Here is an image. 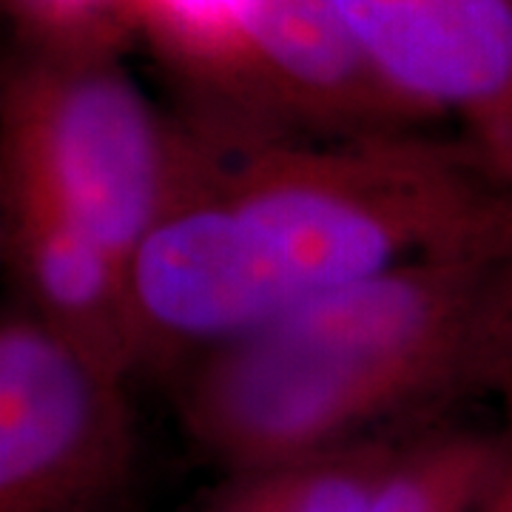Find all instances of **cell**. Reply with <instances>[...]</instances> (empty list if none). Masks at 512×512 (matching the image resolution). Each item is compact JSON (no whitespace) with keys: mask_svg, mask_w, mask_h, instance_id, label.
<instances>
[{"mask_svg":"<svg viewBox=\"0 0 512 512\" xmlns=\"http://www.w3.org/2000/svg\"><path fill=\"white\" fill-rule=\"evenodd\" d=\"M128 18L214 126L373 137L419 114L370 72L330 0H128Z\"/></svg>","mask_w":512,"mask_h":512,"instance_id":"277c9868","label":"cell"},{"mask_svg":"<svg viewBox=\"0 0 512 512\" xmlns=\"http://www.w3.org/2000/svg\"><path fill=\"white\" fill-rule=\"evenodd\" d=\"M396 450L367 439L239 470L205 512H367Z\"/></svg>","mask_w":512,"mask_h":512,"instance_id":"9c48e42d","label":"cell"},{"mask_svg":"<svg viewBox=\"0 0 512 512\" xmlns=\"http://www.w3.org/2000/svg\"><path fill=\"white\" fill-rule=\"evenodd\" d=\"M120 60V43L43 40L0 26V168L37 185L123 259L160 220L188 165Z\"/></svg>","mask_w":512,"mask_h":512,"instance_id":"3957f363","label":"cell"},{"mask_svg":"<svg viewBox=\"0 0 512 512\" xmlns=\"http://www.w3.org/2000/svg\"><path fill=\"white\" fill-rule=\"evenodd\" d=\"M0 256L23 308L114 376L140 365L126 262L37 185L0 168Z\"/></svg>","mask_w":512,"mask_h":512,"instance_id":"52a82bcc","label":"cell"},{"mask_svg":"<svg viewBox=\"0 0 512 512\" xmlns=\"http://www.w3.org/2000/svg\"><path fill=\"white\" fill-rule=\"evenodd\" d=\"M0 23L43 40L120 43L131 32L128 0H0Z\"/></svg>","mask_w":512,"mask_h":512,"instance_id":"30bf717a","label":"cell"},{"mask_svg":"<svg viewBox=\"0 0 512 512\" xmlns=\"http://www.w3.org/2000/svg\"><path fill=\"white\" fill-rule=\"evenodd\" d=\"M510 256L416 259L200 350L188 436L231 473L430 419L510 370Z\"/></svg>","mask_w":512,"mask_h":512,"instance_id":"7a4b0ae2","label":"cell"},{"mask_svg":"<svg viewBox=\"0 0 512 512\" xmlns=\"http://www.w3.org/2000/svg\"><path fill=\"white\" fill-rule=\"evenodd\" d=\"M134 433L123 379L29 313L0 319V512H114Z\"/></svg>","mask_w":512,"mask_h":512,"instance_id":"5b68a950","label":"cell"},{"mask_svg":"<svg viewBox=\"0 0 512 512\" xmlns=\"http://www.w3.org/2000/svg\"><path fill=\"white\" fill-rule=\"evenodd\" d=\"M174 197L128 256L140 365L202 350L416 259L510 256V202L453 151L188 131Z\"/></svg>","mask_w":512,"mask_h":512,"instance_id":"6da1fadb","label":"cell"},{"mask_svg":"<svg viewBox=\"0 0 512 512\" xmlns=\"http://www.w3.org/2000/svg\"><path fill=\"white\" fill-rule=\"evenodd\" d=\"M507 493V441L439 433L396 450L367 512H490Z\"/></svg>","mask_w":512,"mask_h":512,"instance_id":"ba28073f","label":"cell"},{"mask_svg":"<svg viewBox=\"0 0 512 512\" xmlns=\"http://www.w3.org/2000/svg\"><path fill=\"white\" fill-rule=\"evenodd\" d=\"M370 72L413 111H456L501 174L512 134V0H330Z\"/></svg>","mask_w":512,"mask_h":512,"instance_id":"8992f818","label":"cell"},{"mask_svg":"<svg viewBox=\"0 0 512 512\" xmlns=\"http://www.w3.org/2000/svg\"><path fill=\"white\" fill-rule=\"evenodd\" d=\"M490 512H512V493H507Z\"/></svg>","mask_w":512,"mask_h":512,"instance_id":"8fae6325","label":"cell"}]
</instances>
